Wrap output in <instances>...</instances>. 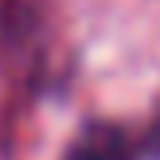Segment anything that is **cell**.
<instances>
[{
	"label": "cell",
	"instance_id": "7a4b0ae2",
	"mask_svg": "<svg viewBox=\"0 0 160 160\" xmlns=\"http://www.w3.org/2000/svg\"><path fill=\"white\" fill-rule=\"evenodd\" d=\"M145 156H148V160H160V113L152 117V125H148V137H145Z\"/></svg>",
	"mask_w": 160,
	"mask_h": 160
},
{
	"label": "cell",
	"instance_id": "6da1fadb",
	"mask_svg": "<svg viewBox=\"0 0 160 160\" xmlns=\"http://www.w3.org/2000/svg\"><path fill=\"white\" fill-rule=\"evenodd\" d=\"M67 160H133V148L117 125H90L70 145Z\"/></svg>",
	"mask_w": 160,
	"mask_h": 160
}]
</instances>
